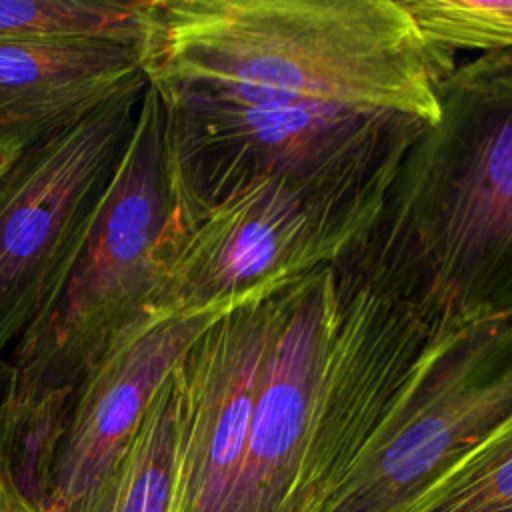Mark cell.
I'll use <instances>...</instances> for the list:
<instances>
[{"instance_id": "obj_1", "label": "cell", "mask_w": 512, "mask_h": 512, "mask_svg": "<svg viewBox=\"0 0 512 512\" xmlns=\"http://www.w3.org/2000/svg\"><path fill=\"white\" fill-rule=\"evenodd\" d=\"M454 52L402 0H150L146 82L160 96L312 102L432 124Z\"/></svg>"}, {"instance_id": "obj_2", "label": "cell", "mask_w": 512, "mask_h": 512, "mask_svg": "<svg viewBox=\"0 0 512 512\" xmlns=\"http://www.w3.org/2000/svg\"><path fill=\"white\" fill-rule=\"evenodd\" d=\"M342 258L436 336L512 312V48L478 52L440 80L438 118Z\"/></svg>"}, {"instance_id": "obj_3", "label": "cell", "mask_w": 512, "mask_h": 512, "mask_svg": "<svg viewBox=\"0 0 512 512\" xmlns=\"http://www.w3.org/2000/svg\"><path fill=\"white\" fill-rule=\"evenodd\" d=\"M176 232L164 106L146 84L130 144L68 276L14 344V410L74 400L118 342L156 316L152 306Z\"/></svg>"}, {"instance_id": "obj_4", "label": "cell", "mask_w": 512, "mask_h": 512, "mask_svg": "<svg viewBox=\"0 0 512 512\" xmlns=\"http://www.w3.org/2000/svg\"><path fill=\"white\" fill-rule=\"evenodd\" d=\"M160 100L166 172L180 228L258 182L386 200L408 148L426 126L404 114L312 102Z\"/></svg>"}, {"instance_id": "obj_5", "label": "cell", "mask_w": 512, "mask_h": 512, "mask_svg": "<svg viewBox=\"0 0 512 512\" xmlns=\"http://www.w3.org/2000/svg\"><path fill=\"white\" fill-rule=\"evenodd\" d=\"M512 420V312L436 336L318 512H404L446 470Z\"/></svg>"}, {"instance_id": "obj_6", "label": "cell", "mask_w": 512, "mask_h": 512, "mask_svg": "<svg viewBox=\"0 0 512 512\" xmlns=\"http://www.w3.org/2000/svg\"><path fill=\"white\" fill-rule=\"evenodd\" d=\"M140 78L20 150L0 176V360L68 276L130 144Z\"/></svg>"}, {"instance_id": "obj_7", "label": "cell", "mask_w": 512, "mask_h": 512, "mask_svg": "<svg viewBox=\"0 0 512 512\" xmlns=\"http://www.w3.org/2000/svg\"><path fill=\"white\" fill-rule=\"evenodd\" d=\"M386 200L336 198L290 182H258L180 228L152 312L232 310L338 262Z\"/></svg>"}, {"instance_id": "obj_8", "label": "cell", "mask_w": 512, "mask_h": 512, "mask_svg": "<svg viewBox=\"0 0 512 512\" xmlns=\"http://www.w3.org/2000/svg\"><path fill=\"white\" fill-rule=\"evenodd\" d=\"M436 338L406 302L340 258L310 426L288 512H318L384 424Z\"/></svg>"}, {"instance_id": "obj_9", "label": "cell", "mask_w": 512, "mask_h": 512, "mask_svg": "<svg viewBox=\"0 0 512 512\" xmlns=\"http://www.w3.org/2000/svg\"><path fill=\"white\" fill-rule=\"evenodd\" d=\"M280 290L218 316L174 364L178 426L168 512H224Z\"/></svg>"}, {"instance_id": "obj_10", "label": "cell", "mask_w": 512, "mask_h": 512, "mask_svg": "<svg viewBox=\"0 0 512 512\" xmlns=\"http://www.w3.org/2000/svg\"><path fill=\"white\" fill-rule=\"evenodd\" d=\"M332 264L280 290L242 464L224 512H288L324 354Z\"/></svg>"}, {"instance_id": "obj_11", "label": "cell", "mask_w": 512, "mask_h": 512, "mask_svg": "<svg viewBox=\"0 0 512 512\" xmlns=\"http://www.w3.org/2000/svg\"><path fill=\"white\" fill-rule=\"evenodd\" d=\"M224 312L154 316L82 380L52 466L44 512L86 510L178 358Z\"/></svg>"}, {"instance_id": "obj_12", "label": "cell", "mask_w": 512, "mask_h": 512, "mask_svg": "<svg viewBox=\"0 0 512 512\" xmlns=\"http://www.w3.org/2000/svg\"><path fill=\"white\" fill-rule=\"evenodd\" d=\"M146 78L144 44L0 38V132L20 152Z\"/></svg>"}, {"instance_id": "obj_13", "label": "cell", "mask_w": 512, "mask_h": 512, "mask_svg": "<svg viewBox=\"0 0 512 512\" xmlns=\"http://www.w3.org/2000/svg\"><path fill=\"white\" fill-rule=\"evenodd\" d=\"M178 396L170 376L154 394L146 416L84 512H168L174 486Z\"/></svg>"}, {"instance_id": "obj_14", "label": "cell", "mask_w": 512, "mask_h": 512, "mask_svg": "<svg viewBox=\"0 0 512 512\" xmlns=\"http://www.w3.org/2000/svg\"><path fill=\"white\" fill-rule=\"evenodd\" d=\"M150 0H0V38L144 44Z\"/></svg>"}, {"instance_id": "obj_15", "label": "cell", "mask_w": 512, "mask_h": 512, "mask_svg": "<svg viewBox=\"0 0 512 512\" xmlns=\"http://www.w3.org/2000/svg\"><path fill=\"white\" fill-rule=\"evenodd\" d=\"M404 512H512V420L446 470Z\"/></svg>"}, {"instance_id": "obj_16", "label": "cell", "mask_w": 512, "mask_h": 512, "mask_svg": "<svg viewBox=\"0 0 512 512\" xmlns=\"http://www.w3.org/2000/svg\"><path fill=\"white\" fill-rule=\"evenodd\" d=\"M476 38L484 50L512 48V0H490L478 10Z\"/></svg>"}, {"instance_id": "obj_17", "label": "cell", "mask_w": 512, "mask_h": 512, "mask_svg": "<svg viewBox=\"0 0 512 512\" xmlns=\"http://www.w3.org/2000/svg\"><path fill=\"white\" fill-rule=\"evenodd\" d=\"M0 512H44L38 504L26 498L14 484L8 468L0 462Z\"/></svg>"}, {"instance_id": "obj_18", "label": "cell", "mask_w": 512, "mask_h": 512, "mask_svg": "<svg viewBox=\"0 0 512 512\" xmlns=\"http://www.w3.org/2000/svg\"><path fill=\"white\" fill-rule=\"evenodd\" d=\"M18 150L12 146V142L0 132V176L4 174V170L10 166V162L16 158Z\"/></svg>"}]
</instances>
